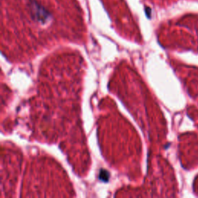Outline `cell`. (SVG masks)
<instances>
[{"mask_svg":"<svg viewBox=\"0 0 198 198\" xmlns=\"http://www.w3.org/2000/svg\"><path fill=\"white\" fill-rule=\"evenodd\" d=\"M100 176H103V177H101L100 179H101V180H104V181L108 180V178H109V174H108V173H107V172L105 171H101V173H100Z\"/></svg>","mask_w":198,"mask_h":198,"instance_id":"1","label":"cell"}]
</instances>
